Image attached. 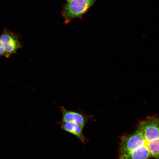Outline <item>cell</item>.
<instances>
[{
  "instance_id": "cell-8",
  "label": "cell",
  "mask_w": 159,
  "mask_h": 159,
  "mask_svg": "<svg viewBox=\"0 0 159 159\" xmlns=\"http://www.w3.org/2000/svg\"><path fill=\"white\" fill-rule=\"evenodd\" d=\"M147 146L151 157L159 159V138L147 143Z\"/></svg>"
},
{
  "instance_id": "cell-10",
  "label": "cell",
  "mask_w": 159,
  "mask_h": 159,
  "mask_svg": "<svg viewBox=\"0 0 159 159\" xmlns=\"http://www.w3.org/2000/svg\"><path fill=\"white\" fill-rule=\"evenodd\" d=\"M67 2H69L72 0H66Z\"/></svg>"
},
{
  "instance_id": "cell-7",
  "label": "cell",
  "mask_w": 159,
  "mask_h": 159,
  "mask_svg": "<svg viewBox=\"0 0 159 159\" xmlns=\"http://www.w3.org/2000/svg\"><path fill=\"white\" fill-rule=\"evenodd\" d=\"M151 157L147 145L138 148L128 153L119 156V159H148Z\"/></svg>"
},
{
  "instance_id": "cell-3",
  "label": "cell",
  "mask_w": 159,
  "mask_h": 159,
  "mask_svg": "<svg viewBox=\"0 0 159 159\" xmlns=\"http://www.w3.org/2000/svg\"><path fill=\"white\" fill-rule=\"evenodd\" d=\"M0 39L4 48L6 58L10 57L21 47L17 36L6 28L0 35Z\"/></svg>"
},
{
  "instance_id": "cell-1",
  "label": "cell",
  "mask_w": 159,
  "mask_h": 159,
  "mask_svg": "<svg viewBox=\"0 0 159 159\" xmlns=\"http://www.w3.org/2000/svg\"><path fill=\"white\" fill-rule=\"evenodd\" d=\"M96 0H72L63 7L62 14L66 24L86 13Z\"/></svg>"
},
{
  "instance_id": "cell-4",
  "label": "cell",
  "mask_w": 159,
  "mask_h": 159,
  "mask_svg": "<svg viewBox=\"0 0 159 159\" xmlns=\"http://www.w3.org/2000/svg\"><path fill=\"white\" fill-rule=\"evenodd\" d=\"M140 123L147 143L159 138V118L155 116L148 117Z\"/></svg>"
},
{
  "instance_id": "cell-5",
  "label": "cell",
  "mask_w": 159,
  "mask_h": 159,
  "mask_svg": "<svg viewBox=\"0 0 159 159\" xmlns=\"http://www.w3.org/2000/svg\"><path fill=\"white\" fill-rule=\"evenodd\" d=\"M59 108L62 115V122H72L78 124L82 129L86 122L92 117L91 115H86L79 112L68 110L63 106H60Z\"/></svg>"
},
{
  "instance_id": "cell-2",
  "label": "cell",
  "mask_w": 159,
  "mask_h": 159,
  "mask_svg": "<svg viewBox=\"0 0 159 159\" xmlns=\"http://www.w3.org/2000/svg\"><path fill=\"white\" fill-rule=\"evenodd\" d=\"M147 145L142 127L139 123L133 133L124 135L121 138L119 148V156L125 155L132 151Z\"/></svg>"
},
{
  "instance_id": "cell-6",
  "label": "cell",
  "mask_w": 159,
  "mask_h": 159,
  "mask_svg": "<svg viewBox=\"0 0 159 159\" xmlns=\"http://www.w3.org/2000/svg\"><path fill=\"white\" fill-rule=\"evenodd\" d=\"M61 127L63 130L76 136L83 143L86 142V138L83 134V129L78 124L71 122H62Z\"/></svg>"
},
{
  "instance_id": "cell-9",
  "label": "cell",
  "mask_w": 159,
  "mask_h": 159,
  "mask_svg": "<svg viewBox=\"0 0 159 159\" xmlns=\"http://www.w3.org/2000/svg\"><path fill=\"white\" fill-rule=\"evenodd\" d=\"M5 51L3 46L0 39V57L4 56Z\"/></svg>"
}]
</instances>
